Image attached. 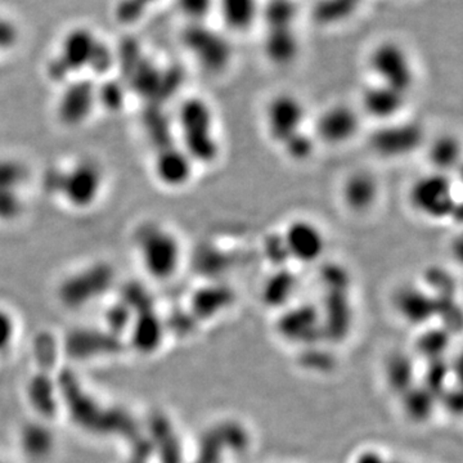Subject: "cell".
I'll return each instance as SVG.
<instances>
[{
  "label": "cell",
  "instance_id": "obj_22",
  "mask_svg": "<svg viewBox=\"0 0 463 463\" xmlns=\"http://www.w3.org/2000/svg\"><path fill=\"white\" fill-rule=\"evenodd\" d=\"M157 0H118L115 5V16L118 23L130 25V24L138 23L146 12Z\"/></svg>",
  "mask_w": 463,
  "mask_h": 463
},
{
  "label": "cell",
  "instance_id": "obj_6",
  "mask_svg": "<svg viewBox=\"0 0 463 463\" xmlns=\"http://www.w3.org/2000/svg\"><path fill=\"white\" fill-rule=\"evenodd\" d=\"M264 127L270 141L281 148L298 134L309 129L306 103L288 91L276 94L264 109Z\"/></svg>",
  "mask_w": 463,
  "mask_h": 463
},
{
  "label": "cell",
  "instance_id": "obj_20",
  "mask_svg": "<svg viewBox=\"0 0 463 463\" xmlns=\"http://www.w3.org/2000/svg\"><path fill=\"white\" fill-rule=\"evenodd\" d=\"M362 0H321L316 7L317 23L335 25L355 14Z\"/></svg>",
  "mask_w": 463,
  "mask_h": 463
},
{
  "label": "cell",
  "instance_id": "obj_9",
  "mask_svg": "<svg viewBox=\"0 0 463 463\" xmlns=\"http://www.w3.org/2000/svg\"><path fill=\"white\" fill-rule=\"evenodd\" d=\"M425 143V130L417 121L397 120L385 124H377L371 136V149L385 160H401L411 156Z\"/></svg>",
  "mask_w": 463,
  "mask_h": 463
},
{
  "label": "cell",
  "instance_id": "obj_23",
  "mask_svg": "<svg viewBox=\"0 0 463 463\" xmlns=\"http://www.w3.org/2000/svg\"><path fill=\"white\" fill-rule=\"evenodd\" d=\"M176 5L188 23H205L216 8V0H176Z\"/></svg>",
  "mask_w": 463,
  "mask_h": 463
},
{
  "label": "cell",
  "instance_id": "obj_7",
  "mask_svg": "<svg viewBox=\"0 0 463 463\" xmlns=\"http://www.w3.org/2000/svg\"><path fill=\"white\" fill-rule=\"evenodd\" d=\"M371 74L376 83L410 96L416 85V70L412 57L397 42H383L373 48L368 60Z\"/></svg>",
  "mask_w": 463,
  "mask_h": 463
},
{
  "label": "cell",
  "instance_id": "obj_19",
  "mask_svg": "<svg viewBox=\"0 0 463 463\" xmlns=\"http://www.w3.org/2000/svg\"><path fill=\"white\" fill-rule=\"evenodd\" d=\"M461 142L453 134H441L429 146L428 156L434 172L452 175L461 161Z\"/></svg>",
  "mask_w": 463,
  "mask_h": 463
},
{
  "label": "cell",
  "instance_id": "obj_1",
  "mask_svg": "<svg viewBox=\"0 0 463 463\" xmlns=\"http://www.w3.org/2000/svg\"><path fill=\"white\" fill-rule=\"evenodd\" d=\"M175 134L185 154L197 166L214 165L222 155V143L212 105L201 97H188L175 116Z\"/></svg>",
  "mask_w": 463,
  "mask_h": 463
},
{
  "label": "cell",
  "instance_id": "obj_12",
  "mask_svg": "<svg viewBox=\"0 0 463 463\" xmlns=\"http://www.w3.org/2000/svg\"><path fill=\"white\" fill-rule=\"evenodd\" d=\"M30 173L17 158H0V223H12L25 210V188Z\"/></svg>",
  "mask_w": 463,
  "mask_h": 463
},
{
  "label": "cell",
  "instance_id": "obj_11",
  "mask_svg": "<svg viewBox=\"0 0 463 463\" xmlns=\"http://www.w3.org/2000/svg\"><path fill=\"white\" fill-rule=\"evenodd\" d=\"M289 260L315 264L321 260L327 248V239L321 225L307 218L292 219L281 232Z\"/></svg>",
  "mask_w": 463,
  "mask_h": 463
},
{
  "label": "cell",
  "instance_id": "obj_3",
  "mask_svg": "<svg viewBox=\"0 0 463 463\" xmlns=\"http://www.w3.org/2000/svg\"><path fill=\"white\" fill-rule=\"evenodd\" d=\"M112 63L114 53L102 39L87 27H75L63 36L60 51L48 65V75L54 81H65L81 70L103 75Z\"/></svg>",
  "mask_w": 463,
  "mask_h": 463
},
{
  "label": "cell",
  "instance_id": "obj_24",
  "mask_svg": "<svg viewBox=\"0 0 463 463\" xmlns=\"http://www.w3.org/2000/svg\"><path fill=\"white\" fill-rule=\"evenodd\" d=\"M264 254L267 260L279 269V268H288L286 265L289 263L288 249H286L285 241H283L282 233L272 234L267 237L264 242Z\"/></svg>",
  "mask_w": 463,
  "mask_h": 463
},
{
  "label": "cell",
  "instance_id": "obj_18",
  "mask_svg": "<svg viewBox=\"0 0 463 463\" xmlns=\"http://www.w3.org/2000/svg\"><path fill=\"white\" fill-rule=\"evenodd\" d=\"M225 25L233 32L243 33L254 25L260 8L258 0H216V8Z\"/></svg>",
  "mask_w": 463,
  "mask_h": 463
},
{
  "label": "cell",
  "instance_id": "obj_17",
  "mask_svg": "<svg viewBox=\"0 0 463 463\" xmlns=\"http://www.w3.org/2000/svg\"><path fill=\"white\" fill-rule=\"evenodd\" d=\"M298 38L295 26L265 29L264 53L276 66H288L298 56Z\"/></svg>",
  "mask_w": 463,
  "mask_h": 463
},
{
  "label": "cell",
  "instance_id": "obj_13",
  "mask_svg": "<svg viewBox=\"0 0 463 463\" xmlns=\"http://www.w3.org/2000/svg\"><path fill=\"white\" fill-rule=\"evenodd\" d=\"M408 97L388 85L371 81L362 90L358 109L362 116L373 118L377 124L389 123L403 115Z\"/></svg>",
  "mask_w": 463,
  "mask_h": 463
},
{
  "label": "cell",
  "instance_id": "obj_10",
  "mask_svg": "<svg viewBox=\"0 0 463 463\" xmlns=\"http://www.w3.org/2000/svg\"><path fill=\"white\" fill-rule=\"evenodd\" d=\"M362 114L349 103H332L317 116L312 132L318 145L341 147L361 132Z\"/></svg>",
  "mask_w": 463,
  "mask_h": 463
},
{
  "label": "cell",
  "instance_id": "obj_21",
  "mask_svg": "<svg viewBox=\"0 0 463 463\" xmlns=\"http://www.w3.org/2000/svg\"><path fill=\"white\" fill-rule=\"evenodd\" d=\"M265 29L270 27L295 26L298 5L295 0H268L260 8Z\"/></svg>",
  "mask_w": 463,
  "mask_h": 463
},
{
  "label": "cell",
  "instance_id": "obj_14",
  "mask_svg": "<svg viewBox=\"0 0 463 463\" xmlns=\"http://www.w3.org/2000/svg\"><path fill=\"white\" fill-rule=\"evenodd\" d=\"M340 196L352 214H368L380 203V179L368 170H355L344 179Z\"/></svg>",
  "mask_w": 463,
  "mask_h": 463
},
{
  "label": "cell",
  "instance_id": "obj_16",
  "mask_svg": "<svg viewBox=\"0 0 463 463\" xmlns=\"http://www.w3.org/2000/svg\"><path fill=\"white\" fill-rule=\"evenodd\" d=\"M99 90L90 80L71 81L58 99L57 115L61 123L76 127L87 120L96 108Z\"/></svg>",
  "mask_w": 463,
  "mask_h": 463
},
{
  "label": "cell",
  "instance_id": "obj_2",
  "mask_svg": "<svg viewBox=\"0 0 463 463\" xmlns=\"http://www.w3.org/2000/svg\"><path fill=\"white\" fill-rule=\"evenodd\" d=\"M105 172L96 160L79 158L66 166H52L43 178V188L72 209L84 210L99 201L105 187Z\"/></svg>",
  "mask_w": 463,
  "mask_h": 463
},
{
  "label": "cell",
  "instance_id": "obj_8",
  "mask_svg": "<svg viewBox=\"0 0 463 463\" xmlns=\"http://www.w3.org/2000/svg\"><path fill=\"white\" fill-rule=\"evenodd\" d=\"M182 41L188 53L209 74H221L231 65L233 57L231 43L205 23L188 24Z\"/></svg>",
  "mask_w": 463,
  "mask_h": 463
},
{
  "label": "cell",
  "instance_id": "obj_25",
  "mask_svg": "<svg viewBox=\"0 0 463 463\" xmlns=\"http://www.w3.org/2000/svg\"><path fill=\"white\" fill-rule=\"evenodd\" d=\"M20 27L14 20L0 14V54L9 53L20 44Z\"/></svg>",
  "mask_w": 463,
  "mask_h": 463
},
{
  "label": "cell",
  "instance_id": "obj_15",
  "mask_svg": "<svg viewBox=\"0 0 463 463\" xmlns=\"http://www.w3.org/2000/svg\"><path fill=\"white\" fill-rule=\"evenodd\" d=\"M154 169L155 175L165 187L182 188L191 182L196 165L175 141L158 147Z\"/></svg>",
  "mask_w": 463,
  "mask_h": 463
},
{
  "label": "cell",
  "instance_id": "obj_5",
  "mask_svg": "<svg viewBox=\"0 0 463 463\" xmlns=\"http://www.w3.org/2000/svg\"><path fill=\"white\" fill-rule=\"evenodd\" d=\"M408 203L416 214L430 222L449 221L461 209L453 176L434 170L414 179L408 190Z\"/></svg>",
  "mask_w": 463,
  "mask_h": 463
},
{
  "label": "cell",
  "instance_id": "obj_4",
  "mask_svg": "<svg viewBox=\"0 0 463 463\" xmlns=\"http://www.w3.org/2000/svg\"><path fill=\"white\" fill-rule=\"evenodd\" d=\"M133 241L143 269L154 279H170L181 267V240L165 225L146 222L134 232Z\"/></svg>",
  "mask_w": 463,
  "mask_h": 463
}]
</instances>
